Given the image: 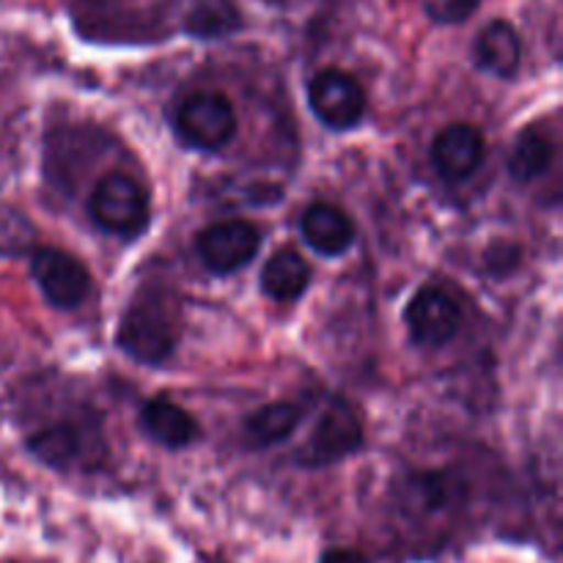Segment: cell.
Instances as JSON below:
<instances>
[{
  "mask_svg": "<svg viewBox=\"0 0 563 563\" xmlns=\"http://www.w3.org/2000/svg\"><path fill=\"white\" fill-rule=\"evenodd\" d=\"M319 563H368V559L363 553H357V550L335 548V550H328V553H322Z\"/></svg>",
  "mask_w": 563,
  "mask_h": 563,
  "instance_id": "obj_21",
  "label": "cell"
},
{
  "mask_svg": "<svg viewBox=\"0 0 563 563\" xmlns=\"http://www.w3.org/2000/svg\"><path fill=\"white\" fill-rule=\"evenodd\" d=\"M308 284H311V264L295 247H284V251L273 253L262 269L264 295L278 302L300 300L306 295Z\"/></svg>",
  "mask_w": 563,
  "mask_h": 563,
  "instance_id": "obj_14",
  "label": "cell"
},
{
  "mask_svg": "<svg viewBox=\"0 0 563 563\" xmlns=\"http://www.w3.org/2000/svg\"><path fill=\"white\" fill-rule=\"evenodd\" d=\"M31 275L38 284L42 295L53 302L55 308H77L86 302L91 291V275L86 264L71 253L58 251V247H38L31 253Z\"/></svg>",
  "mask_w": 563,
  "mask_h": 563,
  "instance_id": "obj_5",
  "label": "cell"
},
{
  "mask_svg": "<svg viewBox=\"0 0 563 563\" xmlns=\"http://www.w3.org/2000/svg\"><path fill=\"white\" fill-rule=\"evenodd\" d=\"M27 451L55 471L86 467L99 462L97 440L88 438L80 423H53L27 438Z\"/></svg>",
  "mask_w": 563,
  "mask_h": 563,
  "instance_id": "obj_9",
  "label": "cell"
},
{
  "mask_svg": "<svg viewBox=\"0 0 563 563\" xmlns=\"http://www.w3.org/2000/svg\"><path fill=\"white\" fill-rule=\"evenodd\" d=\"M300 231L319 256H341L355 242V223L335 203H311L300 220Z\"/></svg>",
  "mask_w": 563,
  "mask_h": 563,
  "instance_id": "obj_11",
  "label": "cell"
},
{
  "mask_svg": "<svg viewBox=\"0 0 563 563\" xmlns=\"http://www.w3.org/2000/svg\"><path fill=\"white\" fill-rule=\"evenodd\" d=\"M423 14L438 25H460L478 11L482 0H421Z\"/></svg>",
  "mask_w": 563,
  "mask_h": 563,
  "instance_id": "obj_20",
  "label": "cell"
},
{
  "mask_svg": "<svg viewBox=\"0 0 563 563\" xmlns=\"http://www.w3.org/2000/svg\"><path fill=\"white\" fill-rule=\"evenodd\" d=\"M487 143L473 124H451L434 137L432 165L445 181H465L482 168Z\"/></svg>",
  "mask_w": 563,
  "mask_h": 563,
  "instance_id": "obj_10",
  "label": "cell"
},
{
  "mask_svg": "<svg viewBox=\"0 0 563 563\" xmlns=\"http://www.w3.org/2000/svg\"><path fill=\"white\" fill-rule=\"evenodd\" d=\"M181 27L196 38H225L242 27V11L234 0H190Z\"/></svg>",
  "mask_w": 563,
  "mask_h": 563,
  "instance_id": "obj_16",
  "label": "cell"
},
{
  "mask_svg": "<svg viewBox=\"0 0 563 563\" xmlns=\"http://www.w3.org/2000/svg\"><path fill=\"white\" fill-rule=\"evenodd\" d=\"M462 482L451 473L429 471L418 473L407 482L405 487V509L412 515H440L443 509H451L462 498Z\"/></svg>",
  "mask_w": 563,
  "mask_h": 563,
  "instance_id": "obj_15",
  "label": "cell"
},
{
  "mask_svg": "<svg viewBox=\"0 0 563 563\" xmlns=\"http://www.w3.org/2000/svg\"><path fill=\"white\" fill-rule=\"evenodd\" d=\"M363 421L346 401L335 399L319 416L311 438L302 445L297 462L302 467H328L346 460L363 445Z\"/></svg>",
  "mask_w": 563,
  "mask_h": 563,
  "instance_id": "obj_4",
  "label": "cell"
},
{
  "mask_svg": "<svg viewBox=\"0 0 563 563\" xmlns=\"http://www.w3.org/2000/svg\"><path fill=\"white\" fill-rule=\"evenodd\" d=\"M555 148L544 132L528 130L517 137L509 157V170L517 181H533L553 165Z\"/></svg>",
  "mask_w": 563,
  "mask_h": 563,
  "instance_id": "obj_18",
  "label": "cell"
},
{
  "mask_svg": "<svg viewBox=\"0 0 563 563\" xmlns=\"http://www.w3.org/2000/svg\"><path fill=\"white\" fill-rule=\"evenodd\" d=\"M88 212L93 223L108 234L135 240L148 225V196L141 181L113 170L97 181L88 198Z\"/></svg>",
  "mask_w": 563,
  "mask_h": 563,
  "instance_id": "obj_2",
  "label": "cell"
},
{
  "mask_svg": "<svg viewBox=\"0 0 563 563\" xmlns=\"http://www.w3.org/2000/svg\"><path fill=\"white\" fill-rule=\"evenodd\" d=\"M473 60L482 71L493 77H515L522 64V42L520 33L511 22L495 20L484 27L473 44Z\"/></svg>",
  "mask_w": 563,
  "mask_h": 563,
  "instance_id": "obj_12",
  "label": "cell"
},
{
  "mask_svg": "<svg viewBox=\"0 0 563 563\" xmlns=\"http://www.w3.org/2000/svg\"><path fill=\"white\" fill-rule=\"evenodd\" d=\"M262 247V231L247 220H223L198 236V256L214 275H229L247 267Z\"/></svg>",
  "mask_w": 563,
  "mask_h": 563,
  "instance_id": "obj_7",
  "label": "cell"
},
{
  "mask_svg": "<svg viewBox=\"0 0 563 563\" xmlns=\"http://www.w3.org/2000/svg\"><path fill=\"white\" fill-rule=\"evenodd\" d=\"M141 423L146 429L148 438L154 443L165 445V449H187L198 440L201 427H198L196 418L179 407L176 401L157 396V399H148L141 407Z\"/></svg>",
  "mask_w": 563,
  "mask_h": 563,
  "instance_id": "obj_13",
  "label": "cell"
},
{
  "mask_svg": "<svg viewBox=\"0 0 563 563\" xmlns=\"http://www.w3.org/2000/svg\"><path fill=\"white\" fill-rule=\"evenodd\" d=\"M115 341L132 361L159 366L174 355L179 341V306L168 291L143 286L121 317Z\"/></svg>",
  "mask_w": 563,
  "mask_h": 563,
  "instance_id": "obj_1",
  "label": "cell"
},
{
  "mask_svg": "<svg viewBox=\"0 0 563 563\" xmlns=\"http://www.w3.org/2000/svg\"><path fill=\"white\" fill-rule=\"evenodd\" d=\"M300 416L302 410L297 405H291V401H273V405L258 407L245 421L247 443L258 445V449L280 443V440H286L295 432L297 423H300Z\"/></svg>",
  "mask_w": 563,
  "mask_h": 563,
  "instance_id": "obj_17",
  "label": "cell"
},
{
  "mask_svg": "<svg viewBox=\"0 0 563 563\" xmlns=\"http://www.w3.org/2000/svg\"><path fill=\"white\" fill-rule=\"evenodd\" d=\"M313 115L330 130H352L366 115V93L344 69H322L308 86Z\"/></svg>",
  "mask_w": 563,
  "mask_h": 563,
  "instance_id": "obj_6",
  "label": "cell"
},
{
  "mask_svg": "<svg viewBox=\"0 0 563 563\" xmlns=\"http://www.w3.org/2000/svg\"><path fill=\"white\" fill-rule=\"evenodd\" d=\"M33 231L31 220L14 207L0 203V256H16V253L31 251L33 245Z\"/></svg>",
  "mask_w": 563,
  "mask_h": 563,
  "instance_id": "obj_19",
  "label": "cell"
},
{
  "mask_svg": "<svg viewBox=\"0 0 563 563\" xmlns=\"http://www.w3.org/2000/svg\"><path fill=\"white\" fill-rule=\"evenodd\" d=\"M407 333L418 346H445L456 335L462 322L460 302L449 295V291L438 289V286H423L416 291L405 311Z\"/></svg>",
  "mask_w": 563,
  "mask_h": 563,
  "instance_id": "obj_8",
  "label": "cell"
},
{
  "mask_svg": "<svg viewBox=\"0 0 563 563\" xmlns=\"http://www.w3.org/2000/svg\"><path fill=\"white\" fill-rule=\"evenodd\" d=\"M176 132L201 152H218L236 135V110L225 93L196 91L176 110Z\"/></svg>",
  "mask_w": 563,
  "mask_h": 563,
  "instance_id": "obj_3",
  "label": "cell"
}]
</instances>
